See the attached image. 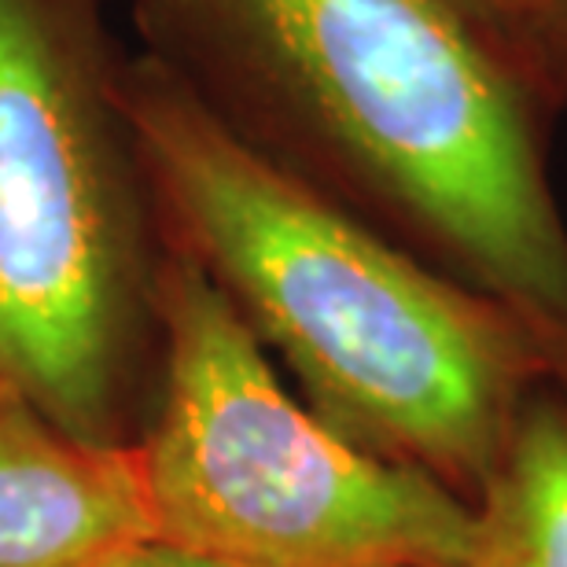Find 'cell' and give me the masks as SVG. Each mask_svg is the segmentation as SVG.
<instances>
[{"label":"cell","instance_id":"3","mask_svg":"<svg viewBox=\"0 0 567 567\" xmlns=\"http://www.w3.org/2000/svg\"><path fill=\"white\" fill-rule=\"evenodd\" d=\"M107 0H0V377L55 424L126 446L166 255L126 118Z\"/></svg>","mask_w":567,"mask_h":567},{"label":"cell","instance_id":"1","mask_svg":"<svg viewBox=\"0 0 567 567\" xmlns=\"http://www.w3.org/2000/svg\"><path fill=\"white\" fill-rule=\"evenodd\" d=\"M141 55L269 163L530 328L567 388L549 111L442 0H130Z\"/></svg>","mask_w":567,"mask_h":567},{"label":"cell","instance_id":"8","mask_svg":"<svg viewBox=\"0 0 567 567\" xmlns=\"http://www.w3.org/2000/svg\"><path fill=\"white\" fill-rule=\"evenodd\" d=\"M446 8H453L468 27L494 44L497 52L513 63L508 55V30H513V0H442Z\"/></svg>","mask_w":567,"mask_h":567},{"label":"cell","instance_id":"7","mask_svg":"<svg viewBox=\"0 0 567 567\" xmlns=\"http://www.w3.org/2000/svg\"><path fill=\"white\" fill-rule=\"evenodd\" d=\"M508 55L553 118H567V0H513Z\"/></svg>","mask_w":567,"mask_h":567},{"label":"cell","instance_id":"9","mask_svg":"<svg viewBox=\"0 0 567 567\" xmlns=\"http://www.w3.org/2000/svg\"><path fill=\"white\" fill-rule=\"evenodd\" d=\"M82 567H218V564L192 557V553L166 546V542H158V538H147V542H133V546H122L115 553H107V557L82 564Z\"/></svg>","mask_w":567,"mask_h":567},{"label":"cell","instance_id":"4","mask_svg":"<svg viewBox=\"0 0 567 567\" xmlns=\"http://www.w3.org/2000/svg\"><path fill=\"white\" fill-rule=\"evenodd\" d=\"M163 399L137 446L155 538L218 567H461L472 508L280 383L188 251L155 277Z\"/></svg>","mask_w":567,"mask_h":567},{"label":"cell","instance_id":"5","mask_svg":"<svg viewBox=\"0 0 567 567\" xmlns=\"http://www.w3.org/2000/svg\"><path fill=\"white\" fill-rule=\"evenodd\" d=\"M155 538L137 446H96L0 377V567H82Z\"/></svg>","mask_w":567,"mask_h":567},{"label":"cell","instance_id":"6","mask_svg":"<svg viewBox=\"0 0 567 567\" xmlns=\"http://www.w3.org/2000/svg\"><path fill=\"white\" fill-rule=\"evenodd\" d=\"M461 567H567V388L530 391L475 494Z\"/></svg>","mask_w":567,"mask_h":567},{"label":"cell","instance_id":"2","mask_svg":"<svg viewBox=\"0 0 567 567\" xmlns=\"http://www.w3.org/2000/svg\"><path fill=\"white\" fill-rule=\"evenodd\" d=\"M122 100L166 240L310 410L472 505L530 391L557 380L530 328L233 137L141 52Z\"/></svg>","mask_w":567,"mask_h":567}]
</instances>
